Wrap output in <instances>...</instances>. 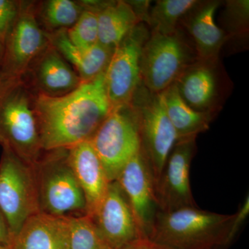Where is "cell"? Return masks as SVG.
Wrapping results in <instances>:
<instances>
[{
	"label": "cell",
	"instance_id": "ba28073f",
	"mask_svg": "<svg viewBox=\"0 0 249 249\" xmlns=\"http://www.w3.org/2000/svg\"><path fill=\"white\" fill-rule=\"evenodd\" d=\"M109 181L142 150L138 123L131 104L112 109L90 139Z\"/></svg>",
	"mask_w": 249,
	"mask_h": 249
},
{
	"label": "cell",
	"instance_id": "7a4b0ae2",
	"mask_svg": "<svg viewBox=\"0 0 249 249\" xmlns=\"http://www.w3.org/2000/svg\"><path fill=\"white\" fill-rule=\"evenodd\" d=\"M234 214H224L197 206L159 211L148 237L173 249H217L230 245Z\"/></svg>",
	"mask_w": 249,
	"mask_h": 249
},
{
	"label": "cell",
	"instance_id": "f546056e",
	"mask_svg": "<svg viewBox=\"0 0 249 249\" xmlns=\"http://www.w3.org/2000/svg\"><path fill=\"white\" fill-rule=\"evenodd\" d=\"M11 243V236L9 229L1 211H0V245L9 247Z\"/></svg>",
	"mask_w": 249,
	"mask_h": 249
},
{
	"label": "cell",
	"instance_id": "6da1fadb",
	"mask_svg": "<svg viewBox=\"0 0 249 249\" xmlns=\"http://www.w3.org/2000/svg\"><path fill=\"white\" fill-rule=\"evenodd\" d=\"M34 106L44 152L89 141L111 111L106 72L63 96L34 93Z\"/></svg>",
	"mask_w": 249,
	"mask_h": 249
},
{
	"label": "cell",
	"instance_id": "7402d4cb",
	"mask_svg": "<svg viewBox=\"0 0 249 249\" xmlns=\"http://www.w3.org/2000/svg\"><path fill=\"white\" fill-rule=\"evenodd\" d=\"M83 11L79 1L72 0H47L36 4V18L45 32L68 30Z\"/></svg>",
	"mask_w": 249,
	"mask_h": 249
},
{
	"label": "cell",
	"instance_id": "e0dca14e",
	"mask_svg": "<svg viewBox=\"0 0 249 249\" xmlns=\"http://www.w3.org/2000/svg\"><path fill=\"white\" fill-rule=\"evenodd\" d=\"M31 85L36 93L60 96L76 89L83 82L71 65L49 45L31 64Z\"/></svg>",
	"mask_w": 249,
	"mask_h": 249
},
{
	"label": "cell",
	"instance_id": "484cf974",
	"mask_svg": "<svg viewBox=\"0 0 249 249\" xmlns=\"http://www.w3.org/2000/svg\"><path fill=\"white\" fill-rule=\"evenodd\" d=\"M67 35L73 45L88 49L98 43L97 14L85 9L73 27L67 31Z\"/></svg>",
	"mask_w": 249,
	"mask_h": 249
},
{
	"label": "cell",
	"instance_id": "5bb4252c",
	"mask_svg": "<svg viewBox=\"0 0 249 249\" xmlns=\"http://www.w3.org/2000/svg\"><path fill=\"white\" fill-rule=\"evenodd\" d=\"M91 217L112 249H120L140 237H145L116 181L109 183L103 200Z\"/></svg>",
	"mask_w": 249,
	"mask_h": 249
},
{
	"label": "cell",
	"instance_id": "3957f363",
	"mask_svg": "<svg viewBox=\"0 0 249 249\" xmlns=\"http://www.w3.org/2000/svg\"><path fill=\"white\" fill-rule=\"evenodd\" d=\"M34 98L24 78L4 80L0 89V145L31 165L44 152Z\"/></svg>",
	"mask_w": 249,
	"mask_h": 249
},
{
	"label": "cell",
	"instance_id": "277c9868",
	"mask_svg": "<svg viewBox=\"0 0 249 249\" xmlns=\"http://www.w3.org/2000/svg\"><path fill=\"white\" fill-rule=\"evenodd\" d=\"M34 168L40 212L61 217L87 214L86 201L67 148L44 152Z\"/></svg>",
	"mask_w": 249,
	"mask_h": 249
},
{
	"label": "cell",
	"instance_id": "9c48e42d",
	"mask_svg": "<svg viewBox=\"0 0 249 249\" xmlns=\"http://www.w3.org/2000/svg\"><path fill=\"white\" fill-rule=\"evenodd\" d=\"M175 83L189 107L214 116L222 109L232 88L219 58L199 59L187 67Z\"/></svg>",
	"mask_w": 249,
	"mask_h": 249
},
{
	"label": "cell",
	"instance_id": "7c38bea8",
	"mask_svg": "<svg viewBox=\"0 0 249 249\" xmlns=\"http://www.w3.org/2000/svg\"><path fill=\"white\" fill-rule=\"evenodd\" d=\"M196 139L178 140L170 152L155 183L159 211L170 212L196 206L190 182L191 162L196 151Z\"/></svg>",
	"mask_w": 249,
	"mask_h": 249
},
{
	"label": "cell",
	"instance_id": "4dcf8cb0",
	"mask_svg": "<svg viewBox=\"0 0 249 249\" xmlns=\"http://www.w3.org/2000/svg\"><path fill=\"white\" fill-rule=\"evenodd\" d=\"M3 52H4V45L0 42V62L2 58Z\"/></svg>",
	"mask_w": 249,
	"mask_h": 249
},
{
	"label": "cell",
	"instance_id": "d6a6232c",
	"mask_svg": "<svg viewBox=\"0 0 249 249\" xmlns=\"http://www.w3.org/2000/svg\"><path fill=\"white\" fill-rule=\"evenodd\" d=\"M0 249H10L9 247H6V246L0 245Z\"/></svg>",
	"mask_w": 249,
	"mask_h": 249
},
{
	"label": "cell",
	"instance_id": "f1b7e54d",
	"mask_svg": "<svg viewBox=\"0 0 249 249\" xmlns=\"http://www.w3.org/2000/svg\"><path fill=\"white\" fill-rule=\"evenodd\" d=\"M120 249H173L158 243L148 237H142Z\"/></svg>",
	"mask_w": 249,
	"mask_h": 249
},
{
	"label": "cell",
	"instance_id": "2e32d148",
	"mask_svg": "<svg viewBox=\"0 0 249 249\" xmlns=\"http://www.w3.org/2000/svg\"><path fill=\"white\" fill-rule=\"evenodd\" d=\"M67 149L69 161L86 201L87 214L91 217L103 200L110 181L89 140Z\"/></svg>",
	"mask_w": 249,
	"mask_h": 249
},
{
	"label": "cell",
	"instance_id": "8fae6325",
	"mask_svg": "<svg viewBox=\"0 0 249 249\" xmlns=\"http://www.w3.org/2000/svg\"><path fill=\"white\" fill-rule=\"evenodd\" d=\"M49 45L36 15V4L20 1L16 22L6 36L0 62L4 80L24 78L31 64Z\"/></svg>",
	"mask_w": 249,
	"mask_h": 249
},
{
	"label": "cell",
	"instance_id": "5b68a950",
	"mask_svg": "<svg viewBox=\"0 0 249 249\" xmlns=\"http://www.w3.org/2000/svg\"><path fill=\"white\" fill-rule=\"evenodd\" d=\"M197 60L196 51L181 28L167 35L150 31L141 63L142 84L153 92H163Z\"/></svg>",
	"mask_w": 249,
	"mask_h": 249
},
{
	"label": "cell",
	"instance_id": "30bf717a",
	"mask_svg": "<svg viewBox=\"0 0 249 249\" xmlns=\"http://www.w3.org/2000/svg\"><path fill=\"white\" fill-rule=\"evenodd\" d=\"M150 35L148 26L139 23L114 49L106 71V89L111 110L130 104L142 84V50Z\"/></svg>",
	"mask_w": 249,
	"mask_h": 249
},
{
	"label": "cell",
	"instance_id": "4316f807",
	"mask_svg": "<svg viewBox=\"0 0 249 249\" xmlns=\"http://www.w3.org/2000/svg\"><path fill=\"white\" fill-rule=\"evenodd\" d=\"M20 1L0 0V42L5 39L13 27L19 12Z\"/></svg>",
	"mask_w": 249,
	"mask_h": 249
},
{
	"label": "cell",
	"instance_id": "d4e9b609",
	"mask_svg": "<svg viewBox=\"0 0 249 249\" xmlns=\"http://www.w3.org/2000/svg\"><path fill=\"white\" fill-rule=\"evenodd\" d=\"M249 4L248 0H231L225 3L221 16L219 27L225 32L228 40L246 37L249 31Z\"/></svg>",
	"mask_w": 249,
	"mask_h": 249
},
{
	"label": "cell",
	"instance_id": "9a60e30c",
	"mask_svg": "<svg viewBox=\"0 0 249 249\" xmlns=\"http://www.w3.org/2000/svg\"><path fill=\"white\" fill-rule=\"evenodd\" d=\"M220 1H198L180 23L198 58L201 60L219 58V53L228 37L214 19Z\"/></svg>",
	"mask_w": 249,
	"mask_h": 249
},
{
	"label": "cell",
	"instance_id": "ac0fdd59",
	"mask_svg": "<svg viewBox=\"0 0 249 249\" xmlns=\"http://www.w3.org/2000/svg\"><path fill=\"white\" fill-rule=\"evenodd\" d=\"M69 217L39 212L11 239L10 249H69Z\"/></svg>",
	"mask_w": 249,
	"mask_h": 249
},
{
	"label": "cell",
	"instance_id": "603a6c76",
	"mask_svg": "<svg viewBox=\"0 0 249 249\" xmlns=\"http://www.w3.org/2000/svg\"><path fill=\"white\" fill-rule=\"evenodd\" d=\"M197 2L196 0H159L149 10L145 24L151 31L165 35L173 34Z\"/></svg>",
	"mask_w": 249,
	"mask_h": 249
},
{
	"label": "cell",
	"instance_id": "8992f818",
	"mask_svg": "<svg viewBox=\"0 0 249 249\" xmlns=\"http://www.w3.org/2000/svg\"><path fill=\"white\" fill-rule=\"evenodd\" d=\"M130 104L137 116L142 151L156 183L178 136L165 110L163 92H153L142 82Z\"/></svg>",
	"mask_w": 249,
	"mask_h": 249
},
{
	"label": "cell",
	"instance_id": "d6986e66",
	"mask_svg": "<svg viewBox=\"0 0 249 249\" xmlns=\"http://www.w3.org/2000/svg\"><path fill=\"white\" fill-rule=\"evenodd\" d=\"M85 9L97 14L98 43L115 49L141 23L127 1H80Z\"/></svg>",
	"mask_w": 249,
	"mask_h": 249
},
{
	"label": "cell",
	"instance_id": "4fadbf2b",
	"mask_svg": "<svg viewBox=\"0 0 249 249\" xmlns=\"http://www.w3.org/2000/svg\"><path fill=\"white\" fill-rule=\"evenodd\" d=\"M115 181L128 201L142 235L148 237L159 208L155 178L142 150L124 165Z\"/></svg>",
	"mask_w": 249,
	"mask_h": 249
},
{
	"label": "cell",
	"instance_id": "52a82bcc",
	"mask_svg": "<svg viewBox=\"0 0 249 249\" xmlns=\"http://www.w3.org/2000/svg\"><path fill=\"white\" fill-rule=\"evenodd\" d=\"M0 211L11 240L29 218L40 212L34 165L7 148L0 160Z\"/></svg>",
	"mask_w": 249,
	"mask_h": 249
},
{
	"label": "cell",
	"instance_id": "cb8c5ba5",
	"mask_svg": "<svg viewBox=\"0 0 249 249\" xmlns=\"http://www.w3.org/2000/svg\"><path fill=\"white\" fill-rule=\"evenodd\" d=\"M69 249H112L88 214L69 216Z\"/></svg>",
	"mask_w": 249,
	"mask_h": 249
},
{
	"label": "cell",
	"instance_id": "44dd1931",
	"mask_svg": "<svg viewBox=\"0 0 249 249\" xmlns=\"http://www.w3.org/2000/svg\"><path fill=\"white\" fill-rule=\"evenodd\" d=\"M165 110L178 136V141L196 138L209 129L214 116L192 109L178 92L175 83L163 91Z\"/></svg>",
	"mask_w": 249,
	"mask_h": 249
},
{
	"label": "cell",
	"instance_id": "83f0119b",
	"mask_svg": "<svg viewBox=\"0 0 249 249\" xmlns=\"http://www.w3.org/2000/svg\"><path fill=\"white\" fill-rule=\"evenodd\" d=\"M249 214V196L241 205L240 209L236 213L234 214V219L231 225V237L232 240H235L237 232L240 231L241 227L247 220Z\"/></svg>",
	"mask_w": 249,
	"mask_h": 249
},
{
	"label": "cell",
	"instance_id": "ffe728a7",
	"mask_svg": "<svg viewBox=\"0 0 249 249\" xmlns=\"http://www.w3.org/2000/svg\"><path fill=\"white\" fill-rule=\"evenodd\" d=\"M45 34L49 45L72 65L82 82L89 81L106 72L114 49L100 43L88 49L77 47L68 38L65 30L45 31Z\"/></svg>",
	"mask_w": 249,
	"mask_h": 249
},
{
	"label": "cell",
	"instance_id": "1f68e13d",
	"mask_svg": "<svg viewBox=\"0 0 249 249\" xmlns=\"http://www.w3.org/2000/svg\"><path fill=\"white\" fill-rule=\"evenodd\" d=\"M4 80L3 79L2 76H1V73H0V89H1V87H2L3 83H4Z\"/></svg>",
	"mask_w": 249,
	"mask_h": 249
}]
</instances>
